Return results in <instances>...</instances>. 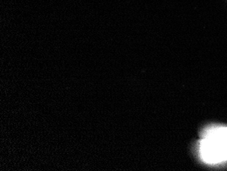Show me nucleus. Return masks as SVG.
I'll return each mask as SVG.
<instances>
[{
  "label": "nucleus",
  "mask_w": 227,
  "mask_h": 171,
  "mask_svg": "<svg viewBox=\"0 0 227 171\" xmlns=\"http://www.w3.org/2000/svg\"><path fill=\"white\" fill-rule=\"evenodd\" d=\"M203 159L209 163H218L227 159V128L211 132L201 145Z\"/></svg>",
  "instance_id": "obj_1"
}]
</instances>
